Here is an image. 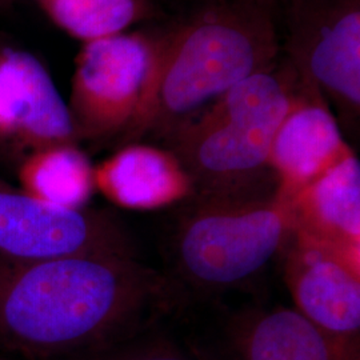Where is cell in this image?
I'll use <instances>...</instances> for the list:
<instances>
[{
	"label": "cell",
	"instance_id": "6da1fadb",
	"mask_svg": "<svg viewBox=\"0 0 360 360\" xmlns=\"http://www.w3.org/2000/svg\"><path fill=\"white\" fill-rule=\"evenodd\" d=\"M171 287L132 255L0 257V346L30 356L98 347L167 307Z\"/></svg>",
	"mask_w": 360,
	"mask_h": 360
},
{
	"label": "cell",
	"instance_id": "7a4b0ae2",
	"mask_svg": "<svg viewBox=\"0 0 360 360\" xmlns=\"http://www.w3.org/2000/svg\"><path fill=\"white\" fill-rule=\"evenodd\" d=\"M278 0H210L163 32L138 112L119 139H165L233 86L276 65Z\"/></svg>",
	"mask_w": 360,
	"mask_h": 360
},
{
	"label": "cell",
	"instance_id": "3957f363",
	"mask_svg": "<svg viewBox=\"0 0 360 360\" xmlns=\"http://www.w3.org/2000/svg\"><path fill=\"white\" fill-rule=\"evenodd\" d=\"M297 72L282 58L233 86L163 139L193 181V195L257 193Z\"/></svg>",
	"mask_w": 360,
	"mask_h": 360
},
{
	"label": "cell",
	"instance_id": "277c9868",
	"mask_svg": "<svg viewBox=\"0 0 360 360\" xmlns=\"http://www.w3.org/2000/svg\"><path fill=\"white\" fill-rule=\"evenodd\" d=\"M175 232L180 275L205 290H224L257 275L292 232L288 203L276 193L193 195Z\"/></svg>",
	"mask_w": 360,
	"mask_h": 360
},
{
	"label": "cell",
	"instance_id": "5b68a950",
	"mask_svg": "<svg viewBox=\"0 0 360 360\" xmlns=\"http://www.w3.org/2000/svg\"><path fill=\"white\" fill-rule=\"evenodd\" d=\"M154 55L155 32L83 43L67 103L77 142L122 138L142 102Z\"/></svg>",
	"mask_w": 360,
	"mask_h": 360
},
{
	"label": "cell",
	"instance_id": "8992f818",
	"mask_svg": "<svg viewBox=\"0 0 360 360\" xmlns=\"http://www.w3.org/2000/svg\"><path fill=\"white\" fill-rule=\"evenodd\" d=\"M285 59L342 117L360 111V0H288Z\"/></svg>",
	"mask_w": 360,
	"mask_h": 360
},
{
	"label": "cell",
	"instance_id": "52a82bcc",
	"mask_svg": "<svg viewBox=\"0 0 360 360\" xmlns=\"http://www.w3.org/2000/svg\"><path fill=\"white\" fill-rule=\"evenodd\" d=\"M132 255L129 235L104 211L47 206L0 179V257Z\"/></svg>",
	"mask_w": 360,
	"mask_h": 360
},
{
	"label": "cell",
	"instance_id": "ba28073f",
	"mask_svg": "<svg viewBox=\"0 0 360 360\" xmlns=\"http://www.w3.org/2000/svg\"><path fill=\"white\" fill-rule=\"evenodd\" d=\"M354 154L319 89L297 75L292 104L275 134L269 166L276 196L290 203L348 155Z\"/></svg>",
	"mask_w": 360,
	"mask_h": 360
},
{
	"label": "cell",
	"instance_id": "9c48e42d",
	"mask_svg": "<svg viewBox=\"0 0 360 360\" xmlns=\"http://www.w3.org/2000/svg\"><path fill=\"white\" fill-rule=\"evenodd\" d=\"M285 281L296 309L330 334L359 340V262L295 235Z\"/></svg>",
	"mask_w": 360,
	"mask_h": 360
},
{
	"label": "cell",
	"instance_id": "30bf717a",
	"mask_svg": "<svg viewBox=\"0 0 360 360\" xmlns=\"http://www.w3.org/2000/svg\"><path fill=\"white\" fill-rule=\"evenodd\" d=\"M0 138L30 151L77 143L68 105L30 52L0 51Z\"/></svg>",
	"mask_w": 360,
	"mask_h": 360
},
{
	"label": "cell",
	"instance_id": "8fae6325",
	"mask_svg": "<svg viewBox=\"0 0 360 360\" xmlns=\"http://www.w3.org/2000/svg\"><path fill=\"white\" fill-rule=\"evenodd\" d=\"M95 188L115 206L156 210L191 198L193 181L167 148L135 142L94 168Z\"/></svg>",
	"mask_w": 360,
	"mask_h": 360
},
{
	"label": "cell",
	"instance_id": "7c38bea8",
	"mask_svg": "<svg viewBox=\"0 0 360 360\" xmlns=\"http://www.w3.org/2000/svg\"><path fill=\"white\" fill-rule=\"evenodd\" d=\"M292 232L360 260V163L348 155L288 203Z\"/></svg>",
	"mask_w": 360,
	"mask_h": 360
},
{
	"label": "cell",
	"instance_id": "4fadbf2b",
	"mask_svg": "<svg viewBox=\"0 0 360 360\" xmlns=\"http://www.w3.org/2000/svg\"><path fill=\"white\" fill-rule=\"evenodd\" d=\"M238 360H360L359 340L330 334L297 309H272L245 322Z\"/></svg>",
	"mask_w": 360,
	"mask_h": 360
},
{
	"label": "cell",
	"instance_id": "5bb4252c",
	"mask_svg": "<svg viewBox=\"0 0 360 360\" xmlns=\"http://www.w3.org/2000/svg\"><path fill=\"white\" fill-rule=\"evenodd\" d=\"M94 168L77 143L47 146L22 160L19 188L47 206L84 210L96 190Z\"/></svg>",
	"mask_w": 360,
	"mask_h": 360
},
{
	"label": "cell",
	"instance_id": "9a60e30c",
	"mask_svg": "<svg viewBox=\"0 0 360 360\" xmlns=\"http://www.w3.org/2000/svg\"><path fill=\"white\" fill-rule=\"evenodd\" d=\"M55 26L83 43L127 32L156 15L153 0H38Z\"/></svg>",
	"mask_w": 360,
	"mask_h": 360
},
{
	"label": "cell",
	"instance_id": "2e32d148",
	"mask_svg": "<svg viewBox=\"0 0 360 360\" xmlns=\"http://www.w3.org/2000/svg\"><path fill=\"white\" fill-rule=\"evenodd\" d=\"M84 360H190L168 345H147Z\"/></svg>",
	"mask_w": 360,
	"mask_h": 360
},
{
	"label": "cell",
	"instance_id": "e0dca14e",
	"mask_svg": "<svg viewBox=\"0 0 360 360\" xmlns=\"http://www.w3.org/2000/svg\"><path fill=\"white\" fill-rule=\"evenodd\" d=\"M6 1H8V0H0V4H3V3H6Z\"/></svg>",
	"mask_w": 360,
	"mask_h": 360
},
{
	"label": "cell",
	"instance_id": "ac0fdd59",
	"mask_svg": "<svg viewBox=\"0 0 360 360\" xmlns=\"http://www.w3.org/2000/svg\"><path fill=\"white\" fill-rule=\"evenodd\" d=\"M282 1H284V3H285V1H288V0H282Z\"/></svg>",
	"mask_w": 360,
	"mask_h": 360
},
{
	"label": "cell",
	"instance_id": "d6986e66",
	"mask_svg": "<svg viewBox=\"0 0 360 360\" xmlns=\"http://www.w3.org/2000/svg\"><path fill=\"white\" fill-rule=\"evenodd\" d=\"M0 360H3V359H0Z\"/></svg>",
	"mask_w": 360,
	"mask_h": 360
},
{
	"label": "cell",
	"instance_id": "ffe728a7",
	"mask_svg": "<svg viewBox=\"0 0 360 360\" xmlns=\"http://www.w3.org/2000/svg\"><path fill=\"white\" fill-rule=\"evenodd\" d=\"M37 1H38V0H37Z\"/></svg>",
	"mask_w": 360,
	"mask_h": 360
}]
</instances>
